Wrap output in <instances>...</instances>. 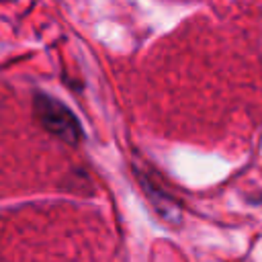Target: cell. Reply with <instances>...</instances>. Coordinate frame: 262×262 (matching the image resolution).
Listing matches in <instances>:
<instances>
[{
	"instance_id": "6da1fadb",
	"label": "cell",
	"mask_w": 262,
	"mask_h": 262,
	"mask_svg": "<svg viewBox=\"0 0 262 262\" xmlns=\"http://www.w3.org/2000/svg\"><path fill=\"white\" fill-rule=\"evenodd\" d=\"M35 113L41 121V125L57 135L59 139L68 141V143H78L80 139V125L76 121V117L55 98L49 96H37L35 98Z\"/></svg>"
}]
</instances>
